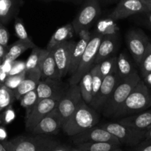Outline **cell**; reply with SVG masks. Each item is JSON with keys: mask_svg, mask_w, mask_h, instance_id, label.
Here are the masks:
<instances>
[{"mask_svg": "<svg viewBox=\"0 0 151 151\" xmlns=\"http://www.w3.org/2000/svg\"><path fill=\"white\" fill-rule=\"evenodd\" d=\"M15 32H16V36L19 39L21 40H31L30 37L28 35L26 29L25 27L23 22L21 19H16L14 24Z\"/></svg>", "mask_w": 151, "mask_h": 151, "instance_id": "cell-36", "label": "cell"}, {"mask_svg": "<svg viewBox=\"0 0 151 151\" xmlns=\"http://www.w3.org/2000/svg\"><path fill=\"white\" fill-rule=\"evenodd\" d=\"M74 144H81L86 142H108L121 145L116 137L104 129L100 126H94L80 134L71 137Z\"/></svg>", "mask_w": 151, "mask_h": 151, "instance_id": "cell-12", "label": "cell"}, {"mask_svg": "<svg viewBox=\"0 0 151 151\" xmlns=\"http://www.w3.org/2000/svg\"><path fill=\"white\" fill-rule=\"evenodd\" d=\"M63 121L57 109H55L42 118L30 133L34 135H55L62 128Z\"/></svg>", "mask_w": 151, "mask_h": 151, "instance_id": "cell-14", "label": "cell"}, {"mask_svg": "<svg viewBox=\"0 0 151 151\" xmlns=\"http://www.w3.org/2000/svg\"><path fill=\"white\" fill-rule=\"evenodd\" d=\"M1 118H0V125H1Z\"/></svg>", "mask_w": 151, "mask_h": 151, "instance_id": "cell-56", "label": "cell"}, {"mask_svg": "<svg viewBox=\"0 0 151 151\" xmlns=\"http://www.w3.org/2000/svg\"><path fill=\"white\" fill-rule=\"evenodd\" d=\"M0 151H7V149L4 147V145H3V144L1 143V142H0Z\"/></svg>", "mask_w": 151, "mask_h": 151, "instance_id": "cell-49", "label": "cell"}, {"mask_svg": "<svg viewBox=\"0 0 151 151\" xmlns=\"http://www.w3.org/2000/svg\"><path fill=\"white\" fill-rule=\"evenodd\" d=\"M110 151H124V150H121V149L118 147H116V148H115V149H113V150H111Z\"/></svg>", "mask_w": 151, "mask_h": 151, "instance_id": "cell-51", "label": "cell"}, {"mask_svg": "<svg viewBox=\"0 0 151 151\" xmlns=\"http://www.w3.org/2000/svg\"><path fill=\"white\" fill-rule=\"evenodd\" d=\"M151 107V89L141 80L113 117H123L146 111Z\"/></svg>", "mask_w": 151, "mask_h": 151, "instance_id": "cell-2", "label": "cell"}, {"mask_svg": "<svg viewBox=\"0 0 151 151\" xmlns=\"http://www.w3.org/2000/svg\"><path fill=\"white\" fill-rule=\"evenodd\" d=\"M68 1H77V0H68Z\"/></svg>", "mask_w": 151, "mask_h": 151, "instance_id": "cell-55", "label": "cell"}, {"mask_svg": "<svg viewBox=\"0 0 151 151\" xmlns=\"http://www.w3.org/2000/svg\"><path fill=\"white\" fill-rule=\"evenodd\" d=\"M147 12H148L147 8L142 0H120L110 15V18L117 21L132 15Z\"/></svg>", "mask_w": 151, "mask_h": 151, "instance_id": "cell-15", "label": "cell"}, {"mask_svg": "<svg viewBox=\"0 0 151 151\" xmlns=\"http://www.w3.org/2000/svg\"><path fill=\"white\" fill-rule=\"evenodd\" d=\"M7 47H5L0 44V59H1V60L4 58V55H6V52L7 51Z\"/></svg>", "mask_w": 151, "mask_h": 151, "instance_id": "cell-45", "label": "cell"}, {"mask_svg": "<svg viewBox=\"0 0 151 151\" xmlns=\"http://www.w3.org/2000/svg\"><path fill=\"white\" fill-rule=\"evenodd\" d=\"M81 91L83 100L87 105H90L93 101V84H92V75L90 72L82 77L78 83Z\"/></svg>", "mask_w": 151, "mask_h": 151, "instance_id": "cell-25", "label": "cell"}, {"mask_svg": "<svg viewBox=\"0 0 151 151\" xmlns=\"http://www.w3.org/2000/svg\"><path fill=\"white\" fill-rule=\"evenodd\" d=\"M25 68H26L25 61L16 60H14L11 69H10L8 73V76L9 75H14L22 73V72L25 71Z\"/></svg>", "mask_w": 151, "mask_h": 151, "instance_id": "cell-38", "label": "cell"}, {"mask_svg": "<svg viewBox=\"0 0 151 151\" xmlns=\"http://www.w3.org/2000/svg\"><path fill=\"white\" fill-rule=\"evenodd\" d=\"M2 111V114L0 116L1 123L4 124V125H8V124L11 123L16 117V114H15L13 108H12V106H8L5 109H4Z\"/></svg>", "mask_w": 151, "mask_h": 151, "instance_id": "cell-37", "label": "cell"}, {"mask_svg": "<svg viewBox=\"0 0 151 151\" xmlns=\"http://www.w3.org/2000/svg\"><path fill=\"white\" fill-rule=\"evenodd\" d=\"M7 133L5 128L3 126H0V142H3L7 140Z\"/></svg>", "mask_w": 151, "mask_h": 151, "instance_id": "cell-41", "label": "cell"}, {"mask_svg": "<svg viewBox=\"0 0 151 151\" xmlns=\"http://www.w3.org/2000/svg\"><path fill=\"white\" fill-rule=\"evenodd\" d=\"M104 1H108V2H110V1H115V0H104Z\"/></svg>", "mask_w": 151, "mask_h": 151, "instance_id": "cell-52", "label": "cell"}, {"mask_svg": "<svg viewBox=\"0 0 151 151\" xmlns=\"http://www.w3.org/2000/svg\"><path fill=\"white\" fill-rule=\"evenodd\" d=\"M140 81L141 78L136 70L127 78L121 80L103 109V114L106 117L113 116Z\"/></svg>", "mask_w": 151, "mask_h": 151, "instance_id": "cell-4", "label": "cell"}, {"mask_svg": "<svg viewBox=\"0 0 151 151\" xmlns=\"http://www.w3.org/2000/svg\"><path fill=\"white\" fill-rule=\"evenodd\" d=\"M73 32L74 29L72 24L68 23L64 26L59 27L50 37V40L47 44L46 50L50 51L58 44L70 40V38L73 37Z\"/></svg>", "mask_w": 151, "mask_h": 151, "instance_id": "cell-21", "label": "cell"}, {"mask_svg": "<svg viewBox=\"0 0 151 151\" xmlns=\"http://www.w3.org/2000/svg\"><path fill=\"white\" fill-rule=\"evenodd\" d=\"M147 8L148 12H151V0H142Z\"/></svg>", "mask_w": 151, "mask_h": 151, "instance_id": "cell-46", "label": "cell"}, {"mask_svg": "<svg viewBox=\"0 0 151 151\" xmlns=\"http://www.w3.org/2000/svg\"><path fill=\"white\" fill-rule=\"evenodd\" d=\"M82 101L83 99L78 84L70 85L56 107L63 124L74 113Z\"/></svg>", "mask_w": 151, "mask_h": 151, "instance_id": "cell-9", "label": "cell"}, {"mask_svg": "<svg viewBox=\"0 0 151 151\" xmlns=\"http://www.w3.org/2000/svg\"><path fill=\"white\" fill-rule=\"evenodd\" d=\"M102 37L103 35L97 31H95L93 34H91L90 40L81 57L78 68L70 78V85L78 84L82 77L90 72L92 68L94 66L98 49Z\"/></svg>", "mask_w": 151, "mask_h": 151, "instance_id": "cell-5", "label": "cell"}, {"mask_svg": "<svg viewBox=\"0 0 151 151\" xmlns=\"http://www.w3.org/2000/svg\"><path fill=\"white\" fill-rule=\"evenodd\" d=\"M7 151H52L59 142L47 135L19 136L1 142Z\"/></svg>", "mask_w": 151, "mask_h": 151, "instance_id": "cell-3", "label": "cell"}, {"mask_svg": "<svg viewBox=\"0 0 151 151\" xmlns=\"http://www.w3.org/2000/svg\"><path fill=\"white\" fill-rule=\"evenodd\" d=\"M99 64V70H100V72L103 78L109 75L117 73L116 56H110V57L107 58L105 60H102Z\"/></svg>", "mask_w": 151, "mask_h": 151, "instance_id": "cell-31", "label": "cell"}, {"mask_svg": "<svg viewBox=\"0 0 151 151\" xmlns=\"http://www.w3.org/2000/svg\"><path fill=\"white\" fill-rule=\"evenodd\" d=\"M141 69V74L142 78L146 76L147 74L151 72V42L148 44L146 52L142 58L141 63H139Z\"/></svg>", "mask_w": 151, "mask_h": 151, "instance_id": "cell-34", "label": "cell"}, {"mask_svg": "<svg viewBox=\"0 0 151 151\" xmlns=\"http://www.w3.org/2000/svg\"><path fill=\"white\" fill-rule=\"evenodd\" d=\"M70 149V147H68V145H65L62 144L60 142L52 151H68Z\"/></svg>", "mask_w": 151, "mask_h": 151, "instance_id": "cell-42", "label": "cell"}, {"mask_svg": "<svg viewBox=\"0 0 151 151\" xmlns=\"http://www.w3.org/2000/svg\"><path fill=\"white\" fill-rule=\"evenodd\" d=\"M99 116L96 111L83 100L74 113L63 124L64 132L69 137H73L99 123Z\"/></svg>", "mask_w": 151, "mask_h": 151, "instance_id": "cell-1", "label": "cell"}, {"mask_svg": "<svg viewBox=\"0 0 151 151\" xmlns=\"http://www.w3.org/2000/svg\"><path fill=\"white\" fill-rule=\"evenodd\" d=\"M100 14L101 7L99 0H85L79 13L72 22L74 32L78 34L81 30H88Z\"/></svg>", "mask_w": 151, "mask_h": 151, "instance_id": "cell-8", "label": "cell"}, {"mask_svg": "<svg viewBox=\"0 0 151 151\" xmlns=\"http://www.w3.org/2000/svg\"><path fill=\"white\" fill-rule=\"evenodd\" d=\"M46 1H50V0H46Z\"/></svg>", "mask_w": 151, "mask_h": 151, "instance_id": "cell-57", "label": "cell"}, {"mask_svg": "<svg viewBox=\"0 0 151 151\" xmlns=\"http://www.w3.org/2000/svg\"><path fill=\"white\" fill-rule=\"evenodd\" d=\"M146 13L147 15V21L148 24H149L151 27V12H147V13Z\"/></svg>", "mask_w": 151, "mask_h": 151, "instance_id": "cell-48", "label": "cell"}, {"mask_svg": "<svg viewBox=\"0 0 151 151\" xmlns=\"http://www.w3.org/2000/svg\"><path fill=\"white\" fill-rule=\"evenodd\" d=\"M38 100L49 98L60 93L65 92L63 83L60 79H41L36 87Z\"/></svg>", "mask_w": 151, "mask_h": 151, "instance_id": "cell-18", "label": "cell"}, {"mask_svg": "<svg viewBox=\"0 0 151 151\" xmlns=\"http://www.w3.org/2000/svg\"><path fill=\"white\" fill-rule=\"evenodd\" d=\"M49 50L46 49L39 48L37 46H35L32 48L30 55L28 57V60L25 61L26 72H30V71H40L41 72V67L42 62L44 58L47 55Z\"/></svg>", "mask_w": 151, "mask_h": 151, "instance_id": "cell-22", "label": "cell"}, {"mask_svg": "<svg viewBox=\"0 0 151 151\" xmlns=\"http://www.w3.org/2000/svg\"><path fill=\"white\" fill-rule=\"evenodd\" d=\"M3 84H4V83H1V82H0V87H1V86L3 85Z\"/></svg>", "mask_w": 151, "mask_h": 151, "instance_id": "cell-53", "label": "cell"}, {"mask_svg": "<svg viewBox=\"0 0 151 151\" xmlns=\"http://www.w3.org/2000/svg\"><path fill=\"white\" fill-rule=\"evenodd\" d=\"M65 91L52 97L38 100L33 107L29 111L25 113V128L28 131L30 132L44 116L56 109Z\"/></svg>", "mask_w": 151, "mask_h": 151, "instance_id": "cell-6", "label": "cell"}, {"mask_svg": "<svg viewBox=\"0 0 151 151\" xmlns=\"http://www.w3.org/2000/svg\"><path fill=\"white\" fill-rule=\"evenodd\" d=\"M36 44L31 40L19 39L16 42L7 47V51L3 59H10L11 60H16L22 53L25 52L29 49H32Z\"/></svg>", "mask_w": 151, "mask_h": 151, "instance_id": "cell-23", "label": "cell"}, {"mask_svg": "<svg viewBox=\"0 0 151 151\" xmlns=\"http://www.w3.org/2000/svg\"><path fill=\"white\" fill-rule=\"evenodd\" d=\"M25 75H26V70L22 72V73L18 74V75H9L4 81V84L9 88L14 91L22 82V81L25 78Z\"/></svg>", "mask_w": 151, "mask_h": 151, "instance_id": "cell-35", "label": "cell"}, {"mask_svg": "<svg viewBox=\"0 0 151 151\" xmlns=\"http://www.w3.org/2000/svg\"><path fill=\"white\" fill-rule=\"evenodd\" d=\"M20 105L22 107L25 108L26 109V112L29 111L34 106V105L38 101V94H37L36 89L33 90V91H29V92L26 93L24 94L20 99Z\"/></svg>", "mask_w": 151, "mask_h": 151, "instance_id": "cell-32", "label": "cell"}, {"mask_svg": "<svg viewBox=\"0 0 151 151\" xmlns=\"http://www.w3.org/2000/svg\"><path fill=\"white\" fill-rule=\"evenodd\" d=\"M133 64L124 53H119L117 56V73L121 80L127 78L135 72Z\"/></svg>", "mask_w": 151, "mask_h": 151, "instance_id": "cell-26", "label": "cell"}, {"mask_svg": "<svg viewBox=\"0 0 151 151\" xmlns=\"http://www.w3.org/2000/svg\"><path fill=\"white\" fill-rule=\"evenodd\" d=\"M18 8L17 0H0V21L7 22Z\"/></svg>", "mask_w": 151, "mask_h": 151, "instance_id": "cell-28", "label": "cell"}, {"mask_svg": "<svg viewBox=\"0 0 151 151\" xmlns=\"http://www.w3.org/2000/svg\"><path fill=\"white\" fill-rule=\"evenodd\" d=\"M150 128H151V125H150Z\"/></svg>", "mask_w": 151, "mask_h": 151, "instance_id": "cell-58", "label": "cell"}, {"mask_svg": "<svg viewBox=\"0 0 151 151\" xmlns=\"http://www.w3.org/2000/svg\"><path fill=\"white\" fill-rule=\"evenodd\" d=\"M68 151H84V150H81V149H79V148H78L77 147H76V148H70Z\"/></svg>", "mask_w": 151, "mask_h": 151, "instance_id": "cell-50", "label": "cell"}, {"mask_svg": "<svg viewBox=\"0 0 151 151\" xmlns=\"http://www.w3.org/2000/svg\"><path fill=\"white\" fill-rule=\"evenodd\" d=\"M41 79H60L59 70L55 62L54 57L52 51H48L44 58L41 67Z\"/></svg>", "mask_w": 151, "mask_h": 151, "instance_id": "cell-24", "label": "cell"}, {"mask_svg": "<svg viewBox=\"0 0 151 151\" xmlns=\"http://www.w3.org/2000/svg\"><path fill=\"white\" fill-rule=\"evenodd\" d=\"M121 145L108 142H86L76 145L78 148L84 151H110L113 149L120 147Z\"/></svg>", "mask_w": 151, "mask_h": 151, "instance_id": "cell-27", "label": "cell"}, {"mask_svg": "<svg viewBox=\"0 0 151 151\" xmlns=\"http://www.w3.org/2000/svg\"><path fill=\"white\" fill-rule=\"evenodd\" d=\"M117 44L116 34L103 35L98 49L95 64L99 63L102 60L110 57L115 50Z\"/></svg>", "mask_w": 151, "mask_h": 151, "instance_id": "cell-20", "label": "cell"}, {"mask_svg": "<svg viewBox=\"0 0 151 151\" xmlns=\"http://www.w3.org/2000/svg\"><path fill=\"white\" fill-rule=\"evenodd\" d=\"M120 81H121V78L118 76V73L109 75L104 78L99 91H98L97 94L94 97L90 106L96 111L103 110L108 99L110 98L111 94L119 83Z\"/></svg>", "mask_w": 151, "mask_h": 151, "instance_id": "cell-13", "label": "cell"}, {"mask_svg": "<svg viewBox=\"0 0 151 151\" xmlns=\"http://www.w3.org/2000/svg\"><path fill=\"white\" fill-rule=\"evenodd\" d=\"M92 75V84H93V100L99 91L101 85L103 81V77L102 76L99 70V64L96 63L90 71Z\"/></svg>", "mask_w": 151, "mask_h": 151, "instance_id": "cell-33", "label": "cell"}, {"mask_svg": "<svg viewBox=\"0 0 151 151\" xmlns=\"http://www.w3.org/2000/svg\"><path fill=\"white\" fill-rule=\"evenodd\" d=\"M126 39L132 57L139 65L150 43L147 36L142 29H131L127 34Z\"/></svg>", "mask_w": 151, "mask_h": 151, "instance_id": "cell-11", "label": "cell"}, {"mask_svg": "<svg viewBox=\"0 0 151 151\" xmlns=\"http://www.w3.org/2000/svg\"><path fill=\"white\" fill-rule=\"evenodd\" d=\"M9 41V32L5 27L0 23V44L7 47Z\"/></svg>", "mask_w": 151, "mask_h": 151, "instance_id": "cell-40", "label": "cell"}, {"mask_svg": "<svg viewBox=\"0 0 151 151\" xmlns=\"http://www.w3.org/2000/svg\"><path fill=\"white\" fill-rule=\"evenodd\" d=\"M7 76H8V74L3 70L2 67H1V64H0V82H1L2 83H4V81H5V80L7 79Z\"/></svg>", "mask_w": 151, "mask_h": 151, "instance_id": "cell-43", "label": "cell"}, {"mask_svg": "<svg viewBox=\"0 0 151 151\" xmlns=\"http://www.w3.org/2000/svg\"><path fill=\"white\" fill-rule=\"evenodd\" d=\"M76 41L68 40L58 44L52 50L55 62L57 66L60 78H62L68 75L71 55L75 47Z\"/></svg>", "mask_w": 151, "mask_h": 151, "instance_id": "cell-10", "label": "cell"}, {"mask_svg": "<svg viewBox=\"0 0 151 151\" xmlns=\"http://www.w3.org/2000/svg\"><path fill=\"white\" fill-rule=\"evenodd\" d=\"M1 61H2V60H1V59H0V64H1Z\"/></svg>", "mask_w": 151, "mask_h": 151, "instance_id": "cell-54", "label": "cell"}, {"mask_svg": "<svg viewBox=\"0 0 151 151\" xmlns=\"http://www.w3.org/2000/svg\"><path fill=\"white\" fill-rule=\"evenodd\" d=\"M144 139H151V128H148L145 132Z\"/></svg>", "mask_w": 151, "mask_h": 151, "instance_id": "cell-47", "label": "cell"}, {"mask_svg": "<svg viewBox=\"0 0 151 151\" xmlns=\"http://www.w3.org/2000/svg\"><path fill=\"white\" fill-rule=\"evenodd\" d=\"M78 35H79V40L76 43L75 47L73 50L70 65L69 71H68V74L70 76L76 72L78 68L81 57L84 54V52L85 51L86 47H87L90 40V37H91V34L90 33V32L86 29L81 30Z\"/></svg>", "mask_w": 151, "mask_h": 151, "instance_id": "cell-16", "label": "cell"}, {"mask_svg": "<svg viewBox=\"0 0 151 151\" xmlns=\"http://www.w3.org/2000/svg\"><path fill=\"white\" fill-rule=\"evenodd\" d=\"M116 137L121 144L135 147L144 139L146 131L135 129L118 122H105L99 125Z\"/></svg>", "mask_w": 151, "mask_h": 151, "instance_id": "cell-7", "label": "cell"}, {"mask_svg": "<svg viewBox=\"0 0 151 151\" xmlns=\"http://www.w3.org/2000/svg\"><path fill=\"white\" fill-rule=\"evenodd\" d=\"M143 81L144 82V83L146 84L147 86L151 89V72H150L149 74L146 75L145 77H144Z\"/></svg>", "mask_w": 151, "mask_h": 151, "instance_id": "cell-44", "label": "cell"}, {"mask_svg": "<svg viewBox=\"0 0 151 151\" xmlns=\"http://www.w3.org/2000/svg\"><path fill=\"white\" fill-rule=\"evenodd\" d=\"M96 31L102 34V35L117 34V32L118 31V27L115 24V20L109 18L99 21V23L97 24Z\"/></svg>", "mask_w": 151, "mask_h": 151, "instance_id": "cell-29", "label": "cell"}, {"mask_svg": "<svg viewBox=\"0 0 151 151\" xmlns=\"http://www.w3.org/2000/svg\"><path fill=\"white\" fill-rule=\"evenodd\" d=\"M15 100L16 97L13 90L3 84L0 87V113L6 108L11 106Z\"/></svg>", "mask_w": 151, "mask_h": 151, "instance_id": "cell-30", "label": "cell"}, {"mask_svg": "<svg viewBox=\"0 0 151 151\" xmlns=\"http://www.w3.org/2000/svg\"><path fill=\"white\" fill-rule=\"evenodd\" d=\"M41 79V75L40 71H30L26 72L25 78L20 85L13 91L16 100L19 99L29 91L36 89L38 83Z\"/></svg>", "mask_w": 151, "mask_h": 151, "instance_id": "cell-19", "label": "cell"}, {"mask_svg": "<svg viewBox=\"0 0 151 151\" xmlns=\"http://www.w3.org/2000/svg\"><path fill=\"white\" fill-rule=\"evenodd\" d=\"M130 151H151V139H144Z\"/></svg>", "mask_w": 151, "mask_h": 151, "instance_id": "cell-39", "label": "cell"}, {"mask_svg": "<svg viewBox=\"0 0 151 151\" xmlns=\"http://www.w3.org/2000/svg\"><path fill=\"white\" fill-rule=\"evenodd\" d=\"M117 122L135 129L147 131L151 125V109H147L130 116H126Z\"/></svg>", "mask_w": 151, "mask_h": 151, "instance_id": "cell-17", "label": "cell"}]
</instances>
